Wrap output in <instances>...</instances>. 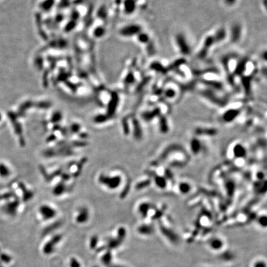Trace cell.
<instances>
[{
  "label": "cell",
  "instance_id": "cell-1",
  "mask_svg": "<svg viewBox=\"0 0 267 267\" xmlns=\"http://www.w3.org/2000/svg\"><path fill=\"white\" fill-rule=\"evenodd\" d=\"M175 43L179 51L185 56L190 55L191 48L188 39L183 34H178L175 37Z\"/></svg>",
  "mask_w": 267,
  "mask_h": 267
},
{
  "label": "cell",
  "instance_id": "cell-2",
  "mask_svg": "<svg viewBox=\"0 0 267 267\" xmlns=\"http://www.w3.org/2000/svg\"><path fill=\"white\" fill-rule=\"evenodd\" d=\"M98 181L101 184L106 186L110 189H115L120 186L121 178L119 176L109 177L104 174H101L98 178Z\"/></svg>",
  "mask_w": 267,
  "mask_h": 267
},
{
  "label": "cell",
  "instance_id": "cell-3",
  "mask_svg": "<svg viewBox=\"0 0 267 267\" xmlns=\"http://www.w3.org/2000/svg\"><path fill=\"white\" fill-rule=\"evenodd\" d=\"M8 117L9 120L11 121L13 127L14 129V131L16 134L19 136V138L22 137V127L21 124L17 121V115L12 112H8L7 113Z\"/></svg>",
  "mask_w": 267,
  "mask_h": 267
},
{
  "label": "cell",
  "instance_id": "cell-4",
  "mask_svg": "<svg viewBox=\"0 0 267 267\" xmlns=\"http://www.w3.org/2000/svg\"><path fill=\"white\" fill-rule=\"evenodd\" d=\"M20 204V202L18 198H16L14 201L9 202L6 203L5 205L3 206L2 210L3 211L10 215H14L16 214V210Z\"/></svg>",
  "mask_w": 267,
  "mask_h": 267
},
{
  "label": "cell",
  "instance_id": "cell-5",
  "mask_svg": "<svg viewBox=\"0 0 267 267\" xmlns=\"http://www.w3.org/2000/svg\"><path fill=\"white\" fill-rule=\"evenodd\" d=\"M40 214L42 215L43 219L50 220L55 217L56 215V212L55 210L52 208L48 205H42L40 207L39 210Z\"/></svg>",
  "mask_w": 267,
  "mask_h": 267
},
{
  "label": "cell",
  "instance_id": "cell-6",
  "mask_svg": "<svg viewBox=\"0 0 267 267\" xmlns=\"http://www.w3.org/2000/svg\"><path fill=\"white\" fill-rule=\"evenodd\" d=\"M242 34V28L240 24H234L231 29L230 32V38L231 40L234 42H237L239 40Z\"/></svg>",
  "mask_w": 267,
  "mask_h": 267
},
{
  "label": "cell",
  "instance_id": "cell-7",
  "mask_svg": "<svg viewBox=\"0 0 267 267\" xmlns=\"http://www.w3.org/2000/svg\"><path fill=\"white\" fill-rule=\"evenodd\" d=\"M18 186L22 192V198L24 202H28L31 200L34 197V193L31 191L28 190L24 184L22 182L18 183Z\"/></svg>",
  "mask_w": 267,
  "mask_h": 267
},
{
  "label": "cell",
  "instance_id": "cell-8",
  "mask_svg": "<svg viewBox=\"0 0 267 267\" xmlns=\"http://www.w3.org/2000/svg\"><path fill=\"white\" fill-rule=\"evenodd\" d=\"M213 36L215 41V43H220L222 41H223L225 38H226L227 32L224 28H220L216 31L214 34H213Z\"/></svg>",
  "mask_w": 267,
  "mask_h": 267
},
{
  "label": "cell",
  "instance_id": "cell-9",
  "mask_svg": "<svg viewBox=\"0 0 267 267\" xmlns=\"http://www.w3.org/2000/svg\"><path fill=\"white\" fill-rule=\"evenodd\" d=\"M88 219V210L85 208L82 207L79 210V215L77 217V222L79 223H83L86 222Z\"/></svg>",
  "mask_w": 267,
  "mask_h": 267
},
{
  "label": "cell",
  "instance_id": "cell-10",
  "mask_svg": "<svg viewBox=\"0 0 267 267\" xmlns=\"http://www.w3.org/2000/svg\"><path fill=\"white\" fill-rule=\"evenodd\" d=\"M209 245L211 249L215 250H219L223 247L224 243L221 239L218 237H214L210 241Z\"/></svg>",
  "mask_w": 267,
  "mask_h": 267
},
{
  "label": "cell",
  "instance_id": "cell-11",
  "mask_svg": "<svg viewBox=\"0 0 267 267\" xmlns=\"http://www.w3.org/2000/svg\"><path fill=\"white\" fill-rule=\"evenodd\" d=\"M61 239V237L59 235H57L55 237H54V238H53L51 239V241L50 242H49V243L45 246V247L44 248V252H45V253L50 254L52 251L51 249V246L53 245V246H55V245L60 241Z\"/></svg>",
  "mask_w": 267,
  "mask_h": 267
},
{
  "label": "cell",
  "instance_id": "cell-12",
  "mask_svg": "<svg viewBox=\"0 0 267 267\" xmlns=\"http://www.w3.org/2000/svg\"><path fill=\"white\" fill-rule=\"evenodd\" d=\"M66 190V186L64 182L59 183L53 189V193L56 196H59L63 194Z\"/></svg>",
  "mask_w": 267,
  "mask_h": 267
},
{
  "label": "cell",
  "instance_id": "cell-13",
  "mask_svg": "<svg viewBox=\"0 0 267 267\" xmlns=\"http://www.w3.org/2000/svg\"><path fill=\"white\" fill-rule=\"evenodd\" d=\"M176 89L174 87L169 86L163 92L164 95L168 98H173L176 95Z\"/></svg>",
  "mask_w": 267,
  "mask_h": 267
},
{
  "label": "cell",
  "instance_id": "cell-14",
  "mask_svg": "<svg viewBox=\"0 0 267 267\" xmlns=\"http://www.w3.org/2000/svg\"><path fill=\"white\" fill-rule=\"evenodd\" d=\"M32 106V103L31 102H27L23 103L19 107V109L18 110V113L17 114V115L19 116H23L24 115H25L26 112L29 108H31Z\"/></svg>",
  "mask_w": 267,
  "mask_h": 267
},
{
  "label": "cell",
  "instance_id": "cell-15",
  "mask_svg": "<svg viewBox=\"0 0 267 267\" xmlns=\"http://www.w3.org/2000/svg\"><path fill=\"white\" fill-rule=\"evenodd\" d=\"M138 231L143 235H150L153 232V228L150 225H142L138 228Z\"/></svg>",
  "mask_w": 267,
  "mask_h": 267
},
{
  "label": "cell",
  "instance_id": "cell-16",
  "mask_svg": "<svg viewBox=\"0 0 267 267\" xmlns=\"http://www.w3.org/2000/svg\"><path fill=\"white\" fill-rule=\"evenodd\" d=\"M87 158L86 157H83V158H82L80 160V161L77 164V171L75 172V173L74 174V178H78L80 176V174L81 173V171H82V168H83V165L85 164V163L87 162Z\"/></svg>",
  "mask_w": 267,
  "mask_h": 267
},
{
  "label": "cell",
  "instance_id": "cell-17",
  "mask_svg": "<svg viewBox=\"0 0 267 267\" xmlns=\"http://www.w3.org/2000/svg\"><path fill=\"white\" fill-rule=\"evenodd\" d=\"M162 232L166 237H167L168 239H169V241H171V242H174L173 243H175L178 241V237L174 233H172L173 232L172 231L168 229L164 230L162 229Z\"/></svg>",
  "mask_w": 267,
  "mask_h": 267
},
{
  "label": "cell",
  "instance_id": "cell-18",
  "mask_svg": "<svg viewBox=\"0 0 267 267\" xmlns=\"http://www.w3.org/2000/svg\"><path fill=\"white\" fill-rule=\"evenodd\" d=\"M133 125L134 127V136L136 139H139L142 136V132H141V128L139 125V123L136 119H134L133 121Z\"/></svg>",
  "mask_w": 267,
  "mask_h": 267
},
{
  "label": "cell",
  "instance_id": "cell-19",
  "mask_svg": "<svg viewBox=\"0 0 267 267\" xmlns=\"http://www.w3.org/2000/svg\"><path fill=\"white\" fill-rule=\"evenodd\" d=\"M10 174L9 168L4 164H0V176L2 177H7Z\"/></svg>",
  "mask_w": 267,
  "mask_h": 267
},
{
  "label": "cell",
  "instance_id": "cell-20",
  "mask_svg": "<svg viewBox=\"0 0 267 267\" xmlns=\"http://www.w3.org/2000/svg\"><path fill=\"white\" fill-rule=\"evenodd\" d=\"M234 154L236 156H244L246 154V150L241 145H237L234 147Z\"/></svg>",
  "mask_w": 267,
  "mask_h": 267
},
{
  "label": "cell",
  "instance_id": "cell-21",
  "mask_svg": "<svg viewBox=\"0 0 267 267\" xmlns=\"http://www.w3.org/2000/svg\"><path fill=\"white\" fill-rule=\"evenodd\" d=\"M149 210V205L147 203L141 204L139 207V212L143 217H145L147 215L148 210Z\"/></svg>",
  "mask_w": 267,
  "mask_h": 267
},
{
  "label": "cell",
  "instance_id": "cell-22",
  "mask_svg": "<svg viewBox=\"0 0 267 267\" xmlns=\"http://www.w3.org/2000/svg\"><path fill=\"white\" fill-rule=\"evenodd\" d=\"M110 117L108 115H99L94 118V121L96 123H103L106 122Z\"/></svg>",
  "mask_w": 267,
  "mask_h": 267
},
{
  "label": "cell",
  "instance_id": "cell-23",
  "mask_svg": "<svg viewBox=\"0 0 267 267\" xmlns=\"http://www.w3.org/2000/svg\"><path fill=\"white\" fill-rule=\"evenodd\" d=\"M62 119V115L60 112H55L51 117V122L55 124H58Z\"/></svg>",
  "mask_w": 267,
  "mask_h": 267
},
{
  "label": "cell",
  "instance_id": "cell-24",
  "mask_svg": "<svg viewBox=\"0 0 267 267\" xmlns=\"http://www.w3.org/2000/svg\"><path fill=\"white\" fill-rule=\"evenodd\" d=\"M15 195H16V194L14 193V192H12V191L0 195V200H8V199L14 197Z\"/></svg>",
  "mask_w": 267,
  "mask_h": 267
},
{
  "label": "cell",
  "instance_id": "cell-25",
  "mask_svg": "<svg viewBox=\"0 0 267 267\" xmlns=\"http://www.w3.org/2000/svg\"><path fill=\"white\" fill-rule=\"evenodd\" d=\"M40 168V171L41 173V174L43 175V176L44 177L45 179L46 180V181L47 182H50L51 179H50V174H48V173L46 172V171L45 170V169L44 168L43 166H39Z\"/></svg>",
  "mask_w": 267,
  "mask_h": 267
},
{
  "label": "cell",
  "instance_id": "cell-26",
  "mask_svg": "<svg viewBox=\"0 0 267 267\" xmlns=\"http://www.w3.org/2000/svg\"><path fill=\"white\" fill-rule=\"evenodd\" d=\"M43 155L45 157H48V158H50V157H53V156H56V150L53 149H47L46 150L44 153H43Z\"/></svg>",
  "mask_w": 267,
  "mask_h": 267
},
{
  "label": "cell",
  "instance_id": "cell-27",
  "mask_svg": "<svg viewBox=\"0 0 267 267\" xmlns=\"http://www.w3.org/2000/svg\"><path fill=\"white\" fill-rule=\"evenodd\" d=\"M179 189L181 192H183V193H187L190 191L191 187L188 184L183 183L179 186Z\"/></svg>",
  "mask_w": 267,
  "mask_h": 267
},
{
  "label": "cell",
  "instance_id": "cell-28",
  "mask_svg": "<svg viewBox=\"0 0 267 267\" xmlns=\"http://www.w3.org/2000/svg\"><path fill=\"white\" fill-rule=\"evenodd\" d=\"M80 129V126L79 124L77 123H74L73 124H71V126H70V132L73 134H77L79 132Z\"/></svg>",
  "mask_w": 267,
  "mask_h": 267
},
{
  "label": "cell",
  "instance_id": "cell-29",
  "mask_svg": "<svg viewBox=\"0 0 267 267\" xmlns=\"http://www.w3.org/2000/svg\"><path fill=\"white\" fill-rule=\"evenodd\" d=\"M70 144L72 147H83L87 145V143L83 141H73Z\"/></svg>",
  "mask_w": 267,
  "mask_h": 267
},
{
  "label": "cell",
  "instance_id": "cell-30",
  "mask_svg": "<svg viewBox=\"0 0 267 267\" xmlns=\"http://www.w3.org/2000/svg\"><path fill=\"white\" fill-rule=\"evenodd\" d=\"M191 148L192 151L194 152H197L200 150V143L197 141H193L191 144Z\"/></svg>",
  "mask_w": 267,
  "mask_h": 267
},
{
  "label": "cell",
  "instance_id": "cell-31",
  "mask_svg": "<svg viewBox=\"0 0 267 267\" xmlns=\"http://www.w3.org/2000/svg\"><path fill=\"white\" fill-rule=\"evenodd\" d=\"M156 184H157L158 186H160L161 188H164L166 186V181L164 178L158 176L156 178Z\"/></svg>",
  "mask_w": 267,
  "mask_h": 267
},
{
  "label": "cell",
  "instance_id": "cell-32",
  "mask_svg": "<svg viewBox=\"0 0 267 267\" xmlns=\"http://www.w3.org/2000/svg\"><path fill=\"white\" fill-rule=\"evenodd\" d=\"M236 114H237V112L234 111V110L227 112L225 116V119L227 121L229 120H232L234 118V117L236 115Z\"/></svg>",
  "mask_w": 267,
  "mask_h": 267
},
{
  "label": "cell",
  "instance_id": "cell-33",
  "mask_svg": "<svg viewBox=\"0 0 267 267\" xmlns=\"http://www.w3.org/2000/svg\"><path fill=\"white\" fill-rule=\"evenodd\" d=\"M60 225H61V223H60V222H56L55 223H54V224H53V225H50V226H48L47 228H46V229L45 230V232L47 233V232H50V231H53V230H54V229H56L57 228H58V227L60 226Z\"/></svg>",
  "mask_w": 267,
  "mask_h": 267
},
{
  "label": "cell",
  "instance_id": "cell-34",
  "mask_svg": "<svg viewBox=\"0 0 267 267\" xmlns=\"http://www.w3.org/2000/svg\"><path fill=\"white\" fill-rule=\"evenodd\" d=\"M122 125L123 127V131H124V134L126 135H127L128 133L129 132V124H128L127 120L123 119L122 122Z\"/></svg>",
  "mask_w": 267,
  "mask_h": 267
},
{
  "label": "cell",
  "instance_id": "cell-35",
  "mask_svg": "<svg viewBox=\"0 0 267 267\" xmlns=\"http://www.w3.org/2000/svg\"><path fill=\"white\" fill-rule=\"evenodd\" d=\"M129 189H130V184H127L125 186L124 189L122 190V191L121 192V195H120V197H121V198H124L126 196V195L127 194L128 192L129 191Z\"/></svg>",
  "mask_w": 267,
  "mask_h": 267
},
{
  "label": "cell",
  "instance_id": "cell-36",
  "mask_svg": "<svg viewBox=\"0 0 267 267\" xmlns=\"http://www.w3.org/2000/svg\"><path fill=\"white\" fill-rule=\"evenodd\" d=\"M62 173H63V170H62L61 169H59L56 170V171L53 172L52 174H50V179H51V181L53 179H54L55 178H56V177H58V176H60Z\"/></svg>",
  "mask_w": 267,
  "mask_h": 267
},
{
  "label": "cell",
  "instance_id": "cell-37",
  "mask_svg": "<svg viewBox=\"0 0 267 267\" xmlns=\"http://www.w3.org/2000/svg\"><path fill=\"white\" fill-rule=\"evenodd\" d=\"M148 183H149V181H144V182H142V183H138L137 185H136V189H143L144 187H145L147 184H148Z\"/></svg>",
  "mask_w": 267,
  "mask_h": 267
},
{
  "label": "cell",
  "instance_id": "cell-38",
  "mask_svg": "<svg viewBox=\"0 0 267 267\" xmlns=\"http://www.w3.org/2000/svg\"><path fill=\"white\" fill-rule=\"evenodd\" d=\"M61 179H62V181L63 182H66V181H68V180H69V179H70V175L69 174H67V173H62L61 174Z\"/></svg>",
  "mask_w": 267,
  "mask_h": 267
},
{
  "label": "cell",
  "instance_id": "cell-39",
  "mask_svg": "<svg viewBox=\"0 0 267 267\" xmlns=\"http://www.w3.org/2000/svg\"><path fill=\"white\" fill-rule=\"evenodd\" d=\"M237 1V0H224V2L227 6H234L236 3Z\"/></svg>",
  "mask_w": 267,
  "mask_h": 267
},
{
  "label": "cell",
  "instance_id": "cell-40",
  "mask_svg": "<svg viewBox=\"0 0 267 267\" xmlns=\"http://www.w3.org/2000/svg\"><path fill=\"white\" fill-rule=\"evenodd\" d=\"M259 222H260V224L262 226H266V225H267V217H266L265 216L262 217H260V220H259Z\"/></svg>",
  "mask_w": 267,
  "mask_h": 267
},
{
  "label": "cell",
  "instance_id": "cell-41",
  "mask_svg": "<svg viewBox=\"0 0 267 267\" xmlns=\"http://www.w3.org/2000/svg\"><path fill=\"white\" fill-rule=\"evenodd\" d=\"M254 267H266V264L263 261H259L255 263Z\"/></svg>",
  "mask_w": 267,
  "mask_h": 267
},
{
  "label": "cell",
  "instance_id": "cell-42",
  "mask_svg": "<svg viewBox=\"0 0 267 267\" xmlns=\"http://www.w3.org/2000/svg\"><path fill=\"white\" fill-rule=\"evenodd\" d=\"M55 139H56V136L54 134H51L47 137L46 142H51L54 141Z\"/></svg>",
  "mask_w": 267,
  "mask_h": 267
},
{
  "label": "cell",
  "instance_id": "cell-43",
  "mask_svg": "<svg viewBox=\"0 0 267 267\" xmlns=\"http://www.w3.org/2000/svg\"><path fill=\"white\" fill-rule=\"evenodd\" d=\"M61 134H62V135L63 136H66L68 134V129H66V128H62L61 127Z\"/></svg>",
  "mask_w": 267,
  "mask_h": 267
},
{
  "label": "cell",
  "instance_id": "cell-44",
  "mask_svg": "<svg viewBox=\"0 0 267 267\" xmlns=\"http://www.w3.org/2000/svg\"><path fill=\"white\" fill-rule=\"evenodd\" d=\"M61 127L58 124H55V126L53 127V131H60V130H61Z\"/></svg>",
  "mask_w": 267,
  "mask_h": 267
},
{
  "label": "cell",
  "instance_id": "cell-45",
  "mask_svg": "<svg viewBox=\"0 0 267 267\" xmlns=\"http://www.w3.org/2000/svg\"><path fill=\"white\" fill-rule=\"evenodd\" d=\"M79 136L81 139H86L88 137V134L86 133H81L79 134Z\"/></svg>",
  "mask_w": 267,
  "mask_h": 267
},
{
  "label": "cell",
  "instance_id": "cell-46",
  "mask_svg": "<svg viewBox=\"0 0 267 267\" xmlns=\"http://www.w3.org/2000/svg\"><path fill=\"white\" fill-rule=\"evenodd\" d=\"M122 267V266H118V265H117V266H115V267Z\"/></svg>",
  "mask_w": 267,
  "mask_h": 267
},
{
  "label": "cell",
  "instance_id": "cell-47",
  "mask_svg": "<svg viewBox=\"0 0 267 267\" xmlns=\"http://www.w3.org/2000/svg\"><path fill=\"white\" fill-rule=\"evenodd\" d=\"M1 115L0 114V121H1Z\"/></svg>",
  "mask_w": 267,
  "mask_h": 267
}]
</instances>
